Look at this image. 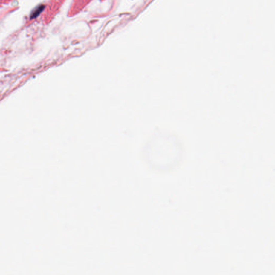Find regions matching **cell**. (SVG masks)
<instances>
[{
	"label": "cell",
	"instance_id": "cell-1",
	"mask_svg": "<svg viewBox=\"0 0 275 275\" xmlns=\"http://www.w3.org/2000/svg\"><path fill=\"white\" fill-rule=\"evenodd\" d=\"M44 8H45V6L44 5H40L38 7H37V8L34 9V10L32 11V13L31 15V19H35L38 16H39V15H40V13H41L42 12V11L44 10Z\"/></svg>",
	"mask_w": 275,
	"mask_h": 275
}]
</instances>
